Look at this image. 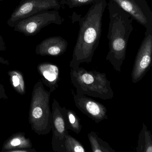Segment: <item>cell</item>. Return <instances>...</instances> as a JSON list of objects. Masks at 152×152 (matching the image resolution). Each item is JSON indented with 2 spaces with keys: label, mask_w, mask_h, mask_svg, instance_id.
<instances>
[{
  "label": "cell",
  "mask_w": 152,
  "mask_h": 152,
  "mask_svg": "<svg viewBox=\"0 0 152 152\" xmlns=\"http://www.w3.org/2000/svg\"><path fill=\"white\" fill-rule=\"evenodd\" d=\"M107 6L106 0H98L79 20V34L70 63L71 69H76L81 64H89L92 61L99 44L102 19Z\"/></svg>",
  "instance_id": "1"
},
{
  "label": "cell",
  "mask_w": 152,
  "mask_h": 152,
  "mask_svg": "<svg viewBox=\"0 0 152 152\" xmlns=\"http://www.w3.org/2000/svg\"><path fill=\"white\" fill-rule=\"evenodd\" d=\"M107 6L110 21L107 35L109 51L106 59L115 71L121 72L126 57L128 41L133 30V19L112 0L109 1Z\"/></svg>",
  "instance_id": "2"
},
{
  "label": "cell",
  "mask_w": 152,
  "mask_h": 152,
  "mask_svg": "<svg viewBox=\"0 0 152 152\" xmlns=\"http://www.w3.org/2000/svg\"><path fill=\"white\" fill-rule=\"evenodd\" d=\"M70 79L77 95H87L103 100L113 98L111 82L104 73L88 71L80 66L71 69Z\"/></svg>",
  "instance_id": "3"
},
{
  "label": "cell",
  "mask_w": 152,
  "mask_h": 152,
  "mask_svg": "<svg viewBox=\"0 0 152 152\" xmlns=\"http://www.w3.org/2000/svg\"><path fill=\"white\" fill-rule=\"evenodd\" d=\"M64 20L58 10H47L22 19L13 28L26 36H34L44 27L51 24L60 25Z\"/></svg>",
  "instance_id": "4"
},
{
  "label": "cell",
  "mask_w": 152,
  "mask_h": 152,
  "mask_svg": "<svg viewBox=\"0 0 152 152\" xmlns=\"http://www.w3.org/2000/svg\"><path fill=\"white\" fill-rule=\"evenodd\" d=\"M61 7L59 0H21L7 22L13 28L19 21L47 10H58Z\"/></svg>",
  "instance_id": "5"
},
{
  "label": "cell",
  "mask_w": 152,
  "mask_h": 152,
  "mask_svg": "<svg viewBox=\"0 0 152 152\" xmlns=\"http://www.w3.org/2000/svg\"><path fill=\"white\" fill-rule=\"evenodd\" d=\"M152 62V32L146 31L132 67L131 77L133 83H137L143 79L150 70Z\"/></svg>",
  "instance_id": "6"
},
{
  "label": "cell",
  "mask_w": 152,
  "mask_h": 152,
  "mask_svg": "<svg viewBox=\"0 0 152 152\" xmlns=\"http://www.w3.org/2000/svg\"><path fill=\"white\" fill-rule=\"evenodd\" d=\"M143 26L146 31L152 32V12L146 0H112Z\"/></svg>",
  "instance_id": "7"
},
{
  "label": "cell",
  "mask_w": 152,
  "mask_h": 152,
  "mask_svg": "<svg viewBox=\"0 0 152 152\" xmlns=\"http://www.w3.org/2000/svg\"><path fill=\"white\" fill-rule=\"evenodd\" d=\"M73 99L76 107L97 124L108 119L107 109L103 104L86 95L74 94Z\"/></svg>",
  "instance_id": "8"
},
{
  "label": "cell",
  "mask_w": 152,
  "mask_h": 152,
  "mask_svg": "<svg viewBox=\"0 0 152 152\" xmlns=\"http://www.w3.org/2000/svg\"><path fill=\"white\" fill-rule=\"evenodd\" d=\"M51 121L53 131V148L57 152H66L65 139L66 136L69 133L62 113V107L56 99H54L53 104Z\"/></svg>",
  "instance_id": "9"
},
{
  "label": "cell",
  "mask_w": 152,
  "mask_h": 152,
  "mask_svg": "<svg viewBox=\"0 0 152 152\" xmlns=\"http://www.w3.org/2000/svg\"><path fill=\"white\" fill-rule=\"evenodd\" d=\"M68 42L61 36H53L43 40L36 47L38 55L58 56L66 51Z\"/></svg>",
  "instance_id": "10"
},
{
  "label": "cell",
  "mask_w": 152,
  "mask_h": 152,
  "mask_svg": "<svg viewBox=\"0 0 152 152\" xmlns=\"http://www.w3.org/2000/svg\"><path fill=\"white\" fill-rule=\"evenodd\" d=\"M42 74L47 80L51 91L58 87L59 80V69L57 66L50 63H44L40 65Z\"/></svg>",
  "instance_id": "11"
},
{
  "label": "cell",
  "mask_w": 152,
  "mask_h": 152,
  "mask_svg": "<svg viewBox=\"0 0 152 152\" xmlns=\"http://www.w3.org/2000/svg\"><path fill=\"white\" fill-rule=\"evenodd\" d=\"M136 151L152 152V135L145 123L143 124L142 129L139 135Z\"/></svg>",
  "instance_id": "12"
},
{
  "label": "cell",
  "mask_w": 152,
  "mask_h": 152,
  "mask_svg": "<svg viewBox=\"0 0 152 152\" xmlns=\"http://www.w3.org/2000/svg\"><path fill=\"white\" fill-rule=\"evenodd\" d=\"M62 113L64 117L67 129L78 134L81 131L82 125L81 120L73 110L62 107Z\"/></svg>",
  "instance_id": "13"
},
{
  "label": "cell",
  "mask_w": 152,
  "mask_h": 152,
  "mask_svg": "<svg viewBox=\"0 0 152 152\" xmlns=\"http://www.w3.org/2000/svg\"><path fill=\"white\" fill-rule=\"evenodd\" d=\"M88 138L90 143L91 150L93 152H115L107 142L100 138L97 133L94 131L89 132Z\"/></svg>",
  "instance_id": "14"
},
{
  "label": "cell",
  "mask_w": 152,
  "mask_h": 152,
  "mask_svg": "<svg viewBox=\"0 0 152 152\" xmlns=\"http://www.w3.org/2000/svg\"><path fill=\"white\" fill-rule=\"evenodd\" d=\"M64 146L66 152H87L83 144L69 134L65 137Z\"/></svg>",
  "instance_id": "15"
},
{
  "label": "cell",
  "mask_w": 152,
  "mask_h": 152,
  "mask_svg": "<svg viewBox=\"0 0 152 152\" xmlns=\"http://www.w3.org/2000/svg\"><path fill=\"white\" fill-rule=\"evenodd\" d=\"M98 0H65V3L70 8L93 4Z\"/></svg>",
  "instance_id": "16"
},
{
  "label": "cell",
  "mask_w": 152,
  "mask_h": 152,
  "mask_svg": "<svg viewBox=\"0 0 152 152\" xmlns=\"http://www.w3.org/2000/svg\"><path fill=\"white\" fill-rule=\"evenodd\" d=\"M12 82L15 88H18L19 85H21L22 89H24V82L23 79L21 75L15 72V75H14L12 77Z\"/></svg>",
  "instance_id": "17"
},
{
  "label": "cell",
  "mask_w": 152,
  "mask_h": 152,
  "mask_svg": "<svg viewBox=\"0 0 152 152\" xmlns=\"http://www.w3.org/2000/svg\"><path fill=\"white\" fill-rule=\"evenodd\" d=\"M43 111L39 107H36L32 111V115L35 119H39L43 115Z\"/></svg>",
  "instance_id": "18"
},
{
  "label": "cell",
  "mask_w": 152,
  "mask_h": 152,
  "mask_svg": "<svg viewBox=\"0 0 152 152\" xmlns=\"http://www.w3.org/2000/svg\"><path fill=\"white\" fill-rule=\"evenodd\" d=\"M6 50V44L4 39L0 34V51H5Z\"/></svg>",
  "instance_id": "19"
},
{
  "label": "cell",
  "mask_w": 152,
  "mask_h": 152,
  "mask_svg": "<svg viewBox=\"0 0 152 152\" xmlns=\"http://www.w3.org/2000/svg\"><path fill=\"white\" fill-rule=\"evenodd\" d=\"M21 144V140L19 138H18L13 139L11 140V142H10V145L12 146H19Z\"/></svg>",
  "instance_id": "20"
},
{
  "label": "cell",
  "mask_w": 152,
  "mask_h": 152,
  "mask_svg": "<svg viewBox=\"0 0 152 152\" xmlns=\"http://www.w3.org/2000/svg\"><path fill=\"white\" fill-rule=\"evenodd\" d=\"M6 62H7V61H6L5 59L2 58L0 57V62L1 63H6Z\"/></svg>",
  "instance_id": "21"
},
{
  "label": "cell",
  "mask_w": 152,
  "mask_h": 152,
  "mask_svg": "<svg viewBox=\"0 0 152 152\" xmlns=\"http://www.w3.org/2000/svg\"><path fill=\"white\" fill-rule=\"evenodd\" d=\"M1 1H4V0H0Z\"/></svg>",
  "instance_id": "22"
},
{
  "label": "cell",
  "mask_w": 152,
  "mask_h": 152,
  "mask_svg": "<svg viewBox=\"0 0 152 152\" xmlns=\"http://www.w3.org/2000/svg\"><path fill=\"white\" fill-rule=\"evenodd\" d=\"M150 1H152V0H150Z\"/></svg>",
  "instance_id": "23"
}]
</instances>
